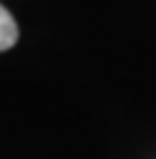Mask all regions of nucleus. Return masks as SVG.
<instances>
[{"label":"nucleus","mask_w":156,"mask_h":159,"mask_svg":"<svg viewBox=\"0 0 156 159\" xmlns=\"http://www.w3.org/2000/svg\"><path fill=\"white\" fill-rule=\"evenodd\" d=\"M17 22L12 20V15L0 5V52L2 50H10L15 42H17Z\"/></svg>","instance_id":"obj_1"}]
</instances>
